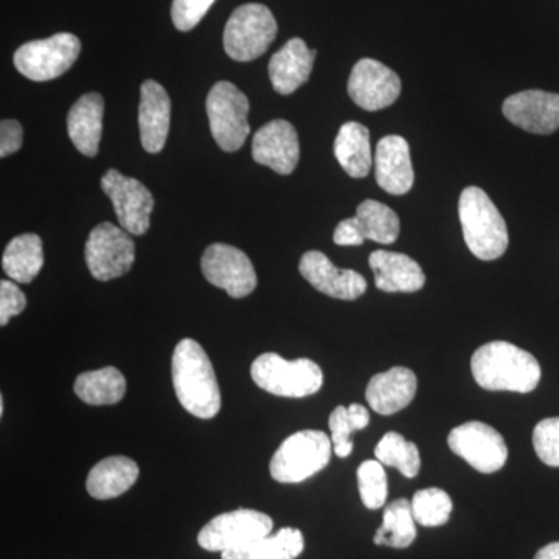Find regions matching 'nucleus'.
I'll list each match as a JSON object with an SVG mask.
<instances>
[{
    "label": "nucleus",
    "mask_w": 559,
    "mask_h": 559,
    "mask_svg": "<svg viewBox=\"0 0 559 559\" xmlns=\"http://www.w3.org/2000/svg\"><path fill=\"white\" fill-rule=\"evenodd\" d=\"M171 380L180 406L193 417L210 419L221 409L215 369L200 342L182 340L171 358Z\"/></svg>",
    "instance_id": "f257e3e1"
},
{
    "label": "nucleus",
    "mask_w": 559,
    "mask_h": 559,
    "mask_svg": "<svg viewBox=\"0 0 559 559\" xmlns=\"http://www.w3.org/2000/svg\"><path fill=\"white\" fill-rule=\"evenodd\" d=\"M471 371L481 389L530 393L538 388L540 366L532 353L506 341L489 342L474 352Z\"/></svg>",
    "instance_id": "f03ea898"
},
{
    "label": "nucleus",
    "mask_w": 559,
    "mask_h": 559,
    "mask_svg": "<svg viewBox=\"0 0 559 559\" xmlns=\"http://www.w3.org/2000/svg\"><path fill=\"white\" fill-rule=\"evenodd\" d=\"M459 218L466 246L477 259L498 260L507 252L509 229L506 219L479 187H468L460 194Z\"/></svg>",
    "instance_id": "7ed1b4c3"
},
{
    "label": "nucleus",
    "mask_w": 559,
    "mask_h": 559,
    "mask_svg": "<svg viewBox=\"0 0 559 559\" xmlns=\"http://www.w3.org/2000/svg\"><path fill=\"white\" fill-rule=\"evenodd\" d=\"M333 441L322 430H300L280 444L272 455V479L280 484H300L320 473L331 460Z\"/></svg>",
    "instance_id": "20e7f679"
},
{
    "label": "nucleus",
    "mask_w": 559,
    "mask_h": 559,
    "mask_svg": "<svg viewBox=\"0 0 559 559\" xmlns=\"http://www.w3.org/2000/svg\"><path fill=\"white\" fill-rule=\"evenodd\" d=\"M252 380L260 389L283 399L314 395L323 384L322 369L311 359L286 360L277 353H264L253 360Z\"/></svg>",
    "instance_id": "39448f33"
},
{
    "label": "nucleus",
    "mask_w": 559,
    "mask_h": 559,
    "mask_svg": "<svg viewBox=\"0 0 559 559\" xmlns=\"http://www.w3.org/2000/svg\"><path fill=\"white\" fill-rule=\"evenodd\" d=\"M277 31V21L267 7L246 3L238 7L227 21L224 50L235 61L257 60L270 49Z\"/></svg>",
    "instance_id": "423d86ee"
},
{
    "label": "nucleus",
    "mask_w": 559,
    "mask_h": 559,
    "mask_svg": "<svg viewBox=\"0 0 559 559\" xmlns=\"http://www.w3.org/2000/svg\"><path fill=\"white\" fill-rule=\"evenodd\" d=\"M205 108L219 148L227 153L240 150L250 132L248 97L229 81H219L209 92Z\"/></svg>",
    "instance_id": "0eeeda50"
},
{
    "label": "nucleus",
    "mask_w": 559,
    "mask_h": 559,
    "mask_svg": "<svg viewBox=\"0 0 559 559\" xmlns=\"http://www.w3.org/2000/svg\"><path fill=\"white\" fill-rule=\"evenodd\" d=\"M80 39L72 33H58L47 39L24 44L14 53V66L25 79L50 81L58 79L79 60Z\"/></svg>",
    "instance_id": "6e6552de"
},
{
    "label": "nucleus",
    "mask_w": 559,
    "mask_h": 559,
    "mask_svg": "<svg viewBox=\"0 0 559 559\" xmlns=\"http://www.w3.org/2000/svg\"><path fill=\"white\" fill-rule=\"evenodd\" d=\"M274 522L257 510L240 509L213 518L202 527L198 544L207 551L241 549L271 535Z\"/></svg>",
    "instance_id": "1a4fd4ad"
},
{
    "label": "nucleus",
    "mask_w": 559,
    "mask_h": 559,
    "mask_svg": "<svg viewBox=\"0 0 559 559\" xmlns=\"http://www.w3.org/2000/svg\"><path fill=\"white\" fill-rule=\"evenodd\" d=\"M84 259L92 277L100 282L119 278L134 264L135 245L130 231L110 223H102L91 231Z\"/></svg>",
    "instance_id": "9d476101"
},
{
    "label": "nucleus",
    "mask_w": 559,
    "mask_h": 559,
    "mask_svg": "<svg viewBox=\"0 0 559 559\" xmlns=\"http://www.w3.org/2000/svg\"><path fill=\"white\" fill-rule=\"evenodd\" d=\"M448 444L455 455L484 474L502 469L509 459L506 440L487 423H463L451 430Z\"/></svg>",
    "instance_id": "9b49d317"
},
{
    "label": "nucleus",
    "mask_w": 559,
    "mask_h": 559,
    "mask_svg": "<svg viewBox=\"0 0 559 559\" xmlns=\"http://www.w3.org/2000/svg\"><path fill=\"white\" fill-rule=\"evenodd\" d=\"M201 267L207 282L226 290L234 299H242L257 288L252 261L234 246L223 242L209 246L202 255Z\"/></svg>",
    "instance_id": "f8f14e48"
},
{
    "label": "nucleus",
    "mask_w": 559,
    "mask_h": 559,
    "mask_svg": "<svg viewBox=\"0 0 559 559\" xmlns=\"http://www.w3.org/2000/svg\"><path fill=\"white\" fill-rule=\"evenodd\" d=\"M102 189L112 202L120 227L131 235L148 231L154 198L142 182L127 178L117 170H109L103 176Z\"/></svg>",
    "instance_id": "ddd939ff"
},
{
    "label": "nucleus",
    "mask_w": 559,
    "mask_h": 559,
    "mask_svg": "<svg viewBox=\"0 0 559 559\" xmlns=\"http://www.w3.org/2000/svg\"><path fill=\"white\" fill-rule=\"evenodd\" d=\"M400 76L388 66L370 58L356 62L348 80V95L359 108L381 110L399 100Z\"/></svg>",
    "instance_id": "4468645a"
},
{
    "label": "nucleus",
    "mask_w": 559,
    "mask_h": 559,
    "mask_svg": "<svg viewBox=\"0 0 559 559\" xmlns=\"http://www.w3.org/2000/svg\"><path fill=\"white\" fill-rule=\"evenodd\" d=\"M252 157L278 175H290L299 164L300 145L296 128L286 120H272L253 135Z\"/></svg>",
    "instance_id": "2eb2a0df"
},
{
    "label": "nucleus",
    "mask_w": 559,
    "mask_h": 559,
    "mask_svg": "<svg viewBox=\"0 0 559 559\" xmlns=\"http://www.w3.org/2000/svg\"><path fill=\"white\" fill-rule=\"evenodd\" d=\"M299 270L312 288L333 299L356 300L367 290V280L359 272L340 270L319 250L305 253Z\"/></svg>",
    "instance_id": "dca6fc26"
},
{
    "label": "nucleus",
    "mask_w": 559,
    "mask_h": 559,
    "mask_svg": "<svg viewBox=\"0 0 559 559\" xmlns=\"http://www.w3.org/2000/svg\"><path fill=\"white\" fill-rule=\"evenodd\" d=\"M503 116L533 134L559 130V95L546 91H524L510 95L502 106Z\"/></svg>",
    "instance_id": "f3484780"
},
{
    "label": "nucleus",
    "mask_w": 559,
    "mask_h": 559,
    "mask_svg": "<svg viewBox=\"0 0 559 559\" xmlns=\"http://www.w3.org/2000/svg\"><path fill=\"white\" fill-rule=\"evenodd\" d=\"M374 175L378 186L393 197H403L414 187L409 143L401 135H385L374 153Z\"/></svg>",
    "instance_id": "a211bd4d"
},
{
    "label": "nucleus",
    "mask_w": 559,
    "mask_h": 559,
    "mask_svg": "<svg viewBox=\"0 0 559 559\" xmlns=\"http://www.w3.org/2000/svg\"><path fill=\"white\" fill-rule=\"evenodd\" d=\"M171 102L167 91L148 80L140 87V142L151 154L160 153L170 132Z\"/></svg>",
    "instance_id": "6ab92c4d"
},
{
    "label": "nucleus",
    "mask_w": 559,
    "mask_h": 559,
    "mask_svg": "<svg viewBox=\"0 0 559 559\" xmlns=\"http://www.w3.org/2000/svg\"><path fill=\"white\" fill-rule=\"evenodd\" d=\"M417 389L418 381L414 371L406 367H393L371 378L366 400L377 414L393 415L409 406Z\"/></svg>",
    "instance_id": "aec40b11"
},
{
    "label": "nucleus",
    "mask_w": 559,
    "mask_h": 559,
    "mask_svg": "<svg viewBox=\"0 0 559 559\" xmlns=\"http://www.w3.org/2000/svg\"><path fill=\"white\" fill-rule=\"evenodd\" d=\"M316 55L318 51L308 49L304 39H289L270 61V79L275 92L290 95L304 86L310 80Z\"/></svg>",
    "instance_id": "412c9836"
},
{
    "label": "nucleus",
    "mask_w": 559,
    "mask_h": 559,
    "mask_svg": "<svg viewBox=\"0 0 559 559\" xmlns=\"http://www.w3.org/2000/svg\"><path fill=\"white\" fill-rule=\"evenodd\" d=\"M374 285L382 293H417L426 283V275L417 261L404 253L377 250L369 259Z\"/></svg>",
    "instance_id": "4be33fe9"
},
{
    "label": "nucleus",
    "mask_w": 559,
    "mask_h": 559,
    "mask_svg": "<svg viewBox=\"0 0 559 559\" xmlns=\"http://www.w3.org/2000/svg\"><path fill=\"white\" fill-rule=\"evenodd\" d=\"M105 100L97 92L83 95L68 116V132L75 148L87 157H95L100 148Z\"/></svg>",
    "instance_id": "5701e85b"
},
{
    "label": "nucleus",
    "mask_w": 559,
    "mask_h": 559,
    "mask_svg": "<svg viewBox=\"0 0 559 559\" xmlns=\"http://www.w3.org/2000/svg\"><path fill=\"white\" fill-rule=\"evenodd\" d=\"M138 479V463L123 455H114L103 459L91 469L86 488L92 498L108 500L124 495Z\"/></svg>",
    "instance_id": "b1692460"
},
{
    "label": "nucleus",
    "mask_w": 559,
    "mask_h": 559,
    "mask_svg": "<svg viewBox=\"0 0 559 559\" xmlns=\"http://www.w3.org/2000/svg\"><path fill=\"white\" fill-rule=\"evenodd\" d=\"M334 156L348 176L366 178L374 162L371 157L370 131L358 121L342 124L334 140Z\"/></svg>",
    "instance_id": "393cba45"
},
{
    "label": "nucleus",
    "mask_w": 559,
    "mask_h": 559,
    "mask_svg": "<svg viewBox=\"0 0 559 559\" xmlns=\"http://www.w3.org/2000/svg\"><path fill=\"white\" fill-rule=\"evenodd\" d=\"M44 266L43 240L35 234L13 238L3 252L2 267L16 283L27 285L38 277Z\"/></svg>",
    "instance_id": "a878e982"
},
{
    "label": "nucleus",
    "mask_w": 559,
    "mask_h": 559,
    "mask_svg": "<svg viewBox=\"0 0 559 559\" xmlns=\"http://www.w3.org/2000/svg\"><path fill=\"white\" fill-rule=\"evenodd\" d=\"M76 396L91 406H110L120 403L127 393V380L116 367L86 371L73 385Z\"/></svg>",
    "instance_id": "bb28decb"
},
{
    "label": "nucleus",
    "mask_w": 559,
    "mask_h": 559,
    "mask_svg": "<svg viewBox=\"0 0 559 559\" xmlns=\"http://www.w3.org/2000/svg\"><path fill=\"white\" fill-rule=\"evenodd\" d=\"M305 549L304 535L299 528L285 527L264 538L221 554L223 559H296Z\"/></svg>",
    "instance_id": "cd10ccee"
},
{
    "label": "nucleus",
    "mask_w": 559,
    "mask_h": 559,
    "mask_svg": "<svg viewBox=\"0 0 559 559\" xmlns=\"http://www.w3.org/2000/svg\"><path fill=\"white\" fill-rule=\"evenodd\" d=\"M417 521L412 511V502L407 499L393 500L384 510L382 525L377 530L373 543L377 546L407 549L417 538Z\"/></svg>",
    "instance_id": "c85d7f7f"
},
{
    "label": "nucleus",
    "mask_w": 559,
    "mask_h": 559,
    "mask_svg": "<svg viewBox=\"0 0 559 559\" xmlns=\"http://www.w3.org/2000/svg\"><path fill=\"white\" fill-rule=\"evenodd\" d=\"M356 224L364 240L393 245L399 240L400 218L389 205L367 200L356 210Z\"/></svg>",
    "instance_id": "c756f323"
},
{
    "label": "nucleus",
    "mask_w": 559,
    "mask_h": 559,
    "mask_svg": "<svg viewBox=\"0 0 559 559\" xmlns=\"http://www.w3.org/2000/svg\"><path fill=\"white\" fill-rule=\"evenodd\" d=\"M370 425V414L360 404L352 406H337L331 412L329 426L333 451L337 457L347 459L353 452L352 433L366 429Z\"/></svg>",
    "instance_id": "7c9ffc66"
},
{
    "label": "nucleus",
    "mask_w": 559,
    "mask_h": 559,
    "mask_svg": "<svg viewBox=\"0 0 559 559\" xmlns=\"http://www.w3.org/2000/svg\"><path fill=\"white\" fill-rule=\"evenodd\" d=\"M374 457L382 465L392 466L403 476L414 479L421 468V457L417 444L404 439L399 432H388L374 448Z\"/></svg>",
    "instance_id": "2f4dec72"
},
{
    "label": "nucleus",
    "mask_w": 559,
    "mask_h": 559,
    "mask_svg": "<svg viewBox=\"0 0 559 559\" xmlns=\"http://www.w3.org/2000/svg\"><path fill=\"white\" fill-rule=\"evenodd\" d=\"M415 521L423 527H440L450 521L452 500L440 488L419 489L412 499Z\"/></svg>",
    "instance_id": "473e14b6"
},
{
    "label": "nucleus",
    "mask_w": 559,
    "mask_h": 559,
    "mask_svg": "<svg viewBox=\"0 0 559 559\" xmlns=\"http://www.w3.org/2000/svg\"><path fill=\"white\" fill-rule=\"evenodd\" d=\"M360 500L369 510H380L388 500V474L380 460H366L358 468Z\"/></svg>",
    "instance_id": "72a5a7b5"
},
{
    "label": "nucleus",
    "mask_w": 559,
    "mask_h": 559,
    "mask_svg": "<svg viewBox=\"0 0 559 559\" xmlns=\"http://www.w3.org/2000/svg\"><path fill=\"white\" fill-rule=\"evenodd\" d=\"M533 448L540 462L559 468V417L546 418L536 425Z\"/></svg>",
    "instance_id": "f704fd0d"
},
{
    "label": "nucleus",
    "mask_w": 559,
    "mask_h": 559,
    "mask_svg": "<svg viewBox=\"0 0 559 559\" xmlns=\"http://www.w3.org/2000/svg\"><path fill=\"white\" fill-rule=\"evenodd\" d=\"M215 0H173L171 20L180 32L197 27Z\"/></svg>",
    "instance_id": "c9c22d12"
},
{
    "label": "nucleus",
    "mask_w": 559,
    "mask_h": 559,
    "mask_svg": "<svg viewBox=\"0 0 559 559\" xmlns=\"http://www.w3.org/2000/svg\"><path fill=\"white\" fill-rule=\"evenodd\" d=\"M27 307V299L16 283L0 282V325L5 326L14 316H20Z\"/></svg>",
    "instance_id": "e433bc0d"
},
{
    "label": "nucleus",
    "mask_w": 559,
    "mask_h": 559,
    "mask_svg": "<svg viewBox=\"0 0 559 559\" xmlns=\"http://www.w3.org/2000/svg\"><path fill=\"white\" fill-rule=\"evenodd\" d=\"M22 146V127L20 121L3 120L0 123V157L16 153Z\"/></svg>",
    "instance_id": "4c0bfd02"
},
{
    "label": "nucleus",
    "mask_w": 559,
    "mask_h": 559,
    "mask_svg": "<svg viewBox=\"0 0 559 559\" xmlns=\"http://www.w3.org/2000/svg\"><path fill=\"white\" fill-rule=\"evenodd\" d=\"M333 241L336 242L337 246H360L366 241L362 235H360L355 216L341 221V223L337 224L336 230H334Z\"/></svg>",
    "instance_id": "58836bf2"
},
{
    "label": "nucleus",
    "mask_w": 559,
    "mask_h": 559,
    "mask_svg": "<svg viewBox=\"0 0 559 559\" xmlns=\"http://www.w3.org/2000/svg\"><path fill=\"white\" fill-rule=\"evenodd\" d=\"M535 559H559V543H551L536 554Z\"/></svg>",
    "instance_id": "ea45409f"
},
{
    "label": "nucleus",
    "mask_w": 559,
    "mask_h": 559,
    "mask_svg": "<svg viewBox=\"0 0 559 559\" xmlns=\"http://www.w3.org/2000/svg\"><path fill=\"white\" fill-rule=\"evenodd\" d=\"M3 414V399L0 396V415Z\"/></svg>",
    "instance_id": "a19ab883"
}]
</instances>
